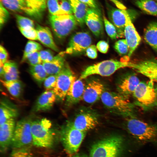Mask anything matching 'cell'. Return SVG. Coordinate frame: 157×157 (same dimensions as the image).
<instances>
[{"label": "cell", "mask_w": 157, "mask_h": 157, "mask_svg": "<svg viewBox=\"0 0 157 157\" xmlns=\"http://www.w3.org/2000/svg\"><path fill=\"white\" fill-rule=\"evenodd\" d=\"M31 130L33 145L44 148L51 147L53 145L54 133L49 120L43 118L32 121Z\"/></svg>", "instance_id": "cell-1"}, {"label": "cell", "mask_w": 157, "mask_h": 157, "mask_svg": "<svg viewBox=\"0 0 157 157\" xmlns=\"http://www.w3.org/2000/svg\"><path fill=\"white\" fill-rule=\"evenodd\" d=\"M100 99L104 105L114 112L127 118L135 117L134 105L119 93L104 91Z\"/></svg>", "instance_id": "cell-2"}, {"label": "cell", "mask_w": 157, "mask_h": 157, "mask_svg": "<svg viewBox=\"0 0 157 157\" xmlns=\"http://www.w3.org/2000/svg\"><path fill=\"white\" fill-rule=\"evenodd\" d=\"M153 81H140L132 96L135 104L145 110L157 106V85Z\"/></svg>", "instance_id": "cell-3"}, {"label": "cell", "mask_w": 157, "mask_h": 157, "mask_svg": "<svg viewBox=\"0 0 157 157\" xmlns=\"http://www.w3.org/2000/svg\"><path fill=\"white\" fill-rule=\"evenodd\" d=\"M123 138L114 135L105 138L91 147L90 157H119L123 144Z\"/></svg>", "instance_id": "cell-4"}, {"label": "cell", "mask_w": 157, "mask_h": 157, "mask_svg": "<svg viewBox=\"0 0 157 157\" xmlns=\"http://www.w3.org/2000/svg\"><path fill=\"white\" fill-rule=\"evenodd\" d=\"M126 126L128 132L138 141L150 142L157 139V126L135 117L127 118Z\"/></svg>", "instance_id": "cell-5"}, {"label": "cell", "mask_w": 157, "mask_h": 157, "mask_svg": "<svg viewBox=\"0 0 157 157\" xmlns=\"http://www.w3.org/2000/svg\"><path fill=\"white\" fill-rule=\"evenodd\" d=\"M129 63L126 61L114 59L103 61L88 67L82 72L79 78L83 80L94 74L110 76L120 69L128 67Z\"/></svg>", "instance_id": "cell-6"}, {"label": "cell", "mask_w": 157, "mask_h": 157, "mask_svg": "<svg viewBox=\"0 0 157 157\" xmlns=\"http://www.w3.org/2000/svg\"><path fill=\"white\" fill-rule=\"evenodd\" d=\"M86 133L74 128L72 122L67 123L61 129L60 138L66 151L70 154L76 153Z\"/></svg>", "instance_id": "cell-7"}, {"label": "cell", "mask_w": 157, "mask_h": 157, "mask_svg": "<svg viewBox=\"0 0 157 157\" xmlns=\"http://www.w3.org/2000/svg\"><path fill=\"white\" fill-rule=\"evenodd\" d=\"M49 20L55 34L59 38H64L69 35L78 23L72 14L50 15Z\"/></svg>", "instance_id": "cell-8"}, {"label": "cell", "mask_w": 157, "mask_h": 157, "mask_svg": "<svg viewBox=\"0 0 157 157\" xmlns=\"http://www.w3.org/2000/svg\"><path fill=\"white\" fill-rule=\"evenodd\" d=\"M31 121L30 119L24 118L16 123L11 145L14 149H25L33 143Z\"/></svg>", "instance_id": "cell-9"}, {"label": "cell", "mask_w": 157, "mask_h": 157, "mask_svg": "<svg viewBox=\"0 0 157 157\" xmlns=\"http://www.w3.org/2000/svg\"><path fill=\"white\" fill-rule=\"evenodd\" d=\"M74 73L66 63L60 72L57 74L56 86L53 90L56 98L63 100L72 83L76 79Z\"/></svg>", "instance_id": "cell-10"}, {"label": "cell", "mask_w": 157, "mask_h": 157, "mask_svg": "<svg viewBox=\"0 0 157 157\" xmlns=\"http://www.w3.org/2000/svg\"><path fill=\"white\" fill-rule=\"evenodd\" d=\"M92 43L90 35L85 32H78L71 38L65 51L66 54H73L83 52L86 50Z\"/></svg>", "instance_id": "cell-11"}, {"label": "cell", "mask_w": 157, "mask_h": 157, "mask_svg": "<svg viewBox=\"0 0 157 157\" xmlns=\"http://www.w3.org/2000/svg\"><path fill=\"white\" fill-rule=\"evenodd\" d=\"M129 63V68L147 77L157 84V59H147Z\"/></svg>", "instance_id": "cell-12"}, {"label": "cell", "mask_w": 157, "mask_h": 157, "mask_svg": "<svg viewBox=\"0 0 157 157\" xmlns=\"http://www.w3.org/2000/svg\"><path fill=\"white\" fill-rule=\"evenodd\" d=\"M124 35L129 48L128 56L130 58L141 41L140 36L132 22L130 15L128 16L126 19Z\"/></svg>", "instance_id": "cell-13"}, {"label": "cell", "mask_w": 157, "mask_h": 157, "mask_svg": "<svg viewBox=\"0 0 157 157\" xmlns=\"http://www.w3.org/2000/svg\"><path fill=\"white\" fill-rule=\"evenodd\" d=\"M104 87L98 80L90 81L85 85L83 99L87 103H94L100 98L104 91Z\"/></svg>", "instance_id": "cell-14"}, {"label": "cell", "mask_w": 157, "mask_h": 157, "mask_svg": "<svg viewBox=\"0 0 157 157\" xmlns=\"http://www.w3.org/2000/svg\"><path fill=\"white\" fill-rule=\"evenodd\" d=\"M85 23L92 32L99 36L103 31V19L98 9L89 8L87 12Z\"/></svg>", "instance_id": "cell-15"}, {"label": "cell", "mask_w": 157, "mask_h": 157, "mask_svg": "<svg viewBox=\"0 0 157 157\" xmlns=\"http://www.w3.org/2000/svg\"><path fill=\"white\" fill-rule=\"evenodd\" d=\"M16 123L10 119L0 125V148L1 152L6 151L11 145Z\"/></svg>", "instance_id": "cell-16"}, {"label": "cell", "mask_w": 157, "mask_h": 157, "mask_svg": "<svg viewBox=\"0 0 157 157\" xmlns=\"http://www.w3.org/2000/svg\"><path fill=\"white\" fill-rule=\"evenodd\" d=\"M129 10L112 8L108 12L109 18L116 28L119 38L124 35V30L127 17L130 15Z\"/></svg>", "instance_id": "cell-17"}, {"label": "cell", "mask_w": 157, "mask_h": 157, "mask_svg": "<svg viewBox=\"0 0 157 157\" xmlns=\"http://www.w3.org/2000/svg\"><path fill=\"white\" fill-rule=\"evenodd\" d=\"M98 123L96 116L88 112L80 113L76 117L73 122H72L74 128L86 132L94 128Z\"/></svg>", "instance_id": "cell-18"}, {"label": "cell", "mask_w": 157, "mask_h": 157, "mask_svg": "<svg viewBox=\"0 0 157 157\" xmlns=\"http://www.w3.org/2000/svg\"><path fill=\"white\" fill-rule=\"evenodd\" d=\"M140 82L138 77L135 74H129L124 76L118 85V93L128 99L133 95Z\"/></svg>", "instance_id": "cell-19"}, {"label": "cell", "mask_w": 157, "mask_h": 157, "mask_svg": "<svg viewBox=\"0 0 157 157\" xmlns=\"http://www.w3.org/2000/svg\"><path fill=\"white\" fill-rule=\"evenodd\" d=\"M82 80L76 79L71 84L65 97L68 105H74L83 99L85 85Z\"/></svg>", "instance_id": "cell-20"}, {"label": "cell", "mask_w": 157, "mask_h": 157, "mask_svg": "<svg viewBox=\"0 0 157 157\" xmlns=\"http://www.w3.org/2000/svg\"><path fill=\"white\" fill-rule=\"evenodd\" d=\"M56 98V94L53 90H46L38 98L34 110L38 112L50 110L53 106Z\"/></svg>", "instance_id": "cell-21"}, {"label": "cell", "mask_w": 157, "mask_h": 157, "mask_svg": "<svg viewBox=\"0 0 157 157\" xmlns=\"http://www.w3.org/2000/svg\"><path fill=\"white\" fill-rule=\"evenodd\" d=\"M65 54V51L60 52L55 56L51 61L42 63L48 76L57 75L60 72L66 63Z\"/></svg>", "instance_id": "cell-22"}, {"label": "cell", "mask_w": 157, "mask_h": 157, "mask_svg": "<svg viewBox=\"0 0 157 157\" xmlns=\"http://www.w3.org/2000/svg\"><path fill=\"white\" fill-rule=\"evenodd\" d=\"M35 29L37 33L38 40L40 42L55 51H59V49L54 41L52 33L49 28L36 24Z\"/></svg>", "instance_id": "cell-23"}, {"label": "cell", "mask_w": 157, "mask_h": 157, "mask_svg": "<svg viewBox=\"0 0 157 157\" xmlns=\"http://www.w3.org/2000/svg\"><path fill=\"white\" fill-rule=\"evenodd\" d=\"M18 115V110L13 104L7 100L2 99L1 101L0 125L9 119L14 118Z\"/></svg>", "instance_id": "cell-24"}, {"label": "cell", "mask_w": 157, "mask_h": 157, "mask_svg": "<svg viewBox=\"0 0 157 157\" xmlns=\"http://www.w3.org/2000/svg\"><path fill=\"white\" fill-rule=\"evenodd\" d=\"M72 7L73 14L78 23L83 26L89 7L79 0H67Z\"/></svg>", "instance_id": "cell-25"}, {"label": "cell", "mask_w": 157, "mask_h": 157, "mask_svg": "<svg viewBox=\"0 0 157 157\" xmlns=\"http://www.w3.org/2000/svg\"><path fill=\"white\" fill-rule=\"evenodd\" d=\"M144 38L145 41L157 52V22H150L145 29Z\"/></svg>", "instance_id": "cell-26"}, {"label": "cell", "mask_w": 157, "mask_h": 157, "mask_svg": "<svg viewBox=\"0 0 157 157\" xmlns=\"http://www.w3.org/2000/svg\"><path fill=\"white\" fill-rule=\"evenodd\" d=\"M3 73L2 77L4 80L11 81L19 80V72L16 63L8 60L3 65Z\"/></svg>", "instance_id": "cell-27"}, {"label": "cell", "mask_w": 157, "mask_h": 157, "mask_svg": "<svg viewBox=\"0 0 157 157\" xmlns=\"http://www.w3.org/2000/svg\"><path fill=\"white\" fill-rule=\"evenodd\" d=\"M0 2L5 8L11 11L24 12L28 14L25 0H0Z\"/></svg>", "instance_id": "cell-28"}, {"label": "cell", "mask_w": 157, "mask_h": 157, "mask_svg": "<svg viewBox=\"0 0 157 157\" xmlns=\"http://www.w3.org/2000/svg\"><path fill=\"white\" fill-rule=\"evenodd\" d=\"M1 81L13 96L16 98L20 96L23 90V85L21 81H6L1 79Z\"/></svg>", "instance_id": "cell-29"}, {"label": "cell", "mask_w": 157, "mask_h": 157, "mask_svg": "<svg viewBox=\"0 0 157 157\" xmlns=\"http://www.w3.org/2000/svg\"><path fill=\"white\" fill-rule=\"evenodd\" d=\"M135 3L140 10L147 14L157 16V3L154 0H136Z\"/></svg>", "instance_id": "cell-30"}, {"label": "cell", "mask_w": 157, "mask_h": 157, "mask_svg": "<svg viewBox=\"0 0 157 157\" xmlns=\"http://www.w3.org/2000/svg\"><path fill=\"white\" fill-rule=\"evenodd\" d=\"M29 71L34 80L39 84H41L48 76L42 64L30 66Z\"/></svg>", "instance_id": "cell-31"}, {"label": "cell", "mask_w": 157, "mask_h": 157, "mask_svg": "<svg viewBox=\"0 0 157 157\" xmlns=\"http://www.w3.org/2000/svg\"><path fill=\"white\" fill-rule=\"evenodd\" d=\"M28 10V15L35 18L40 19L42 14L39 9L37 0H25Z\"/></svg>", "instance_id": "cell-32"}, {"label": "cell", "mask_w": 157, "mask_h": 157, "mask_svg": "<svg viewBox=\"0 0 157 157\" xmlns=\"http://www.w3.org/2000/svg\"><path fill=\"white\" fill-rule=\"evenodd\" d=\"M42 49V47L40 44L34 41H28L26 45L21 62L23 63L27 56L29 54L36 51H39Z\"/></svg>", "instance_id": "cell-33"}, {"label": "cell", "mask_w": 157, "mask_h": 157, "mask_svg": "<svg viewBox=\"0 0 157 157\" xmlns=\"http://www.w3.org/2000/svg\"><path fill=\"white\" fill-rule=\"evenodd\" d=\"M15 16L19 28L24 29L34 28L33 20L19 14L15 15Z\"/></svg>", "instance_id": "cell-34"}, {"label": "cell", "mask_w": 157, "mask_h": 157, "mask_svg": "<svg viewBox=\"0 0 157 157\" xmlns=\"http://www.w3.org/2000/svg\"><path fill=\"white\" fill-rule=\"evenodd\" d=\"M103 19L105 30L109 36L113 39L119 38L117 30L115 26L105 16H103Z\"/></svg>", "instance_id": "cell-35"}, {"label": "cell", "mask_w": 157, "mask_h": 157, "mask_svg": "<svg viewBox=\"0 0 157 157\" xmlns=\"http://www.w3.org/2000/svg\"><path fill=\"white\" fill-rule=\"evenodd\" d=\"M47 7L51 15H59L65 14L61 10L58 0H47Z\"/></svg>", "instance_id": "cell-36"}, {"label": "cell", "mask_w": 157, "mask_h": 157, "mask_svg": "<svg viewBox=\"0 0 157 157\" xmlns=\"http://www.w3.org/2000/svg\"><path fill=\"white\" fill-rule=\"evenodd\" d=\"M114 48L121 55H126L129 52V47L125 39L119 40L116 41L114 44Z\"/></svg>", "instance_id": "cell-37"}, {"label": "cell", "mask_w": 157, "mask_h": 157, "mask_svg": "<svg viewBox=\"0 0 157 157\" xmlns=\"http://www.w3.org/2000/svg\"><path fill=\"white\" fill-rule=\"evenodd\" d=\"M26 62L30 66H33L42 64L39 51H36L29 54L27 56L23 63Z\"/></svg>", "instance_id": "cell-38"}, {"label": "cell", "mask_w": 157, "mask_h": 157, "mask_svg": "<svg viewBox=\"0 0 157 157\" xmlns=\"http://www.w3.org/2000/svg\"><path fill=\"white\" fill-rule=\"evenodd\" d=\"M57 75H53L47 77L44 81V85L46 90H53L55 88L57 81Z\"/></svg>", "instance_id": "cell-39"}, {"label": "cell", "mask_w": 157, "mask_h": 157, "mask_svg": "<svg viewBox=\"0 0 157 157\" xmlns=\"http://www.w3.org/2000/svg\"><path fill=\"white\" fill-rule=\"evenodd\" d=\"M39 53L42 63L51 61L54 57L53 52L49 49L41 50L39 51Z\"/></svg>", "instance_id": "cell-40"}, {"label": "cell", "mask_w": 157, "mask_h": 157, "mask_svg": "<svg viewBox=\"0 0 157 157\" xmlns=\"http://www.w3.org/2000/svg\"><path fill=\"white\" fill-rule=\"evenodd\" d=\"M19 29L23 35L26 38L31 40H38L37 32L34 28L28 29L19 28Z\"/></svg>", "instance_id": "cell-41"}, {"label": "cell", "mask_w": 157, "mask_h": 157, "mask_svg": "<svg viewBox=\"0 0 157 157\" xmlns=\"http://www.w3.org/2000/svg\"><path fill=\"white\" fill-rule=\"evenodd\" d=\"M58 2L61 10L65 14H73L72 7L67 0H58Z\"/></svg>", "instance_id": "cell-42"}, {"label": "cell", "mask_w": 157, "mask_h": 157, "mask_svg": "<svg viewBox=\"0 0 157 157\" xmlns=\"http://www.w3.org/2000/svg\"><path fill=\"white\" fill-rule=\"evenodd\" d=\"M9 16L8 11L0 2V27L1 28L6 22Z\"/></svg>", "instance_id": "cell-43"}, {"label": "cell", "mask_w": 157, "mask_h": 157, "mask_svg": "<svg viewBox=\"0 0 157 157\" xmlns=\"http://www.w3.org/2000/svg\"><path fill=\"white\" fill-rule=\"evenodd\" d=\"M9 157H33L26 149H14Z\"/></svg>", "instance_id": "cell-44"}, {"label": "cell", "mask_w": 157, "mask_h": 157, "mask_svg": "<svg viewBox=\"0 0 157 157\" xmlns=\"http://www.w3.org/2000/svg\"><path fill=\"white\" fill-rule=\"evenodd\" d=\"M97 49L95 45H91L86 50L87 56L91 59H95L97 56Z\"/></svg>", "instance_id": "cell-45"}, {"label": "cell", "mask_w": 157, "mask_h": 157, "mask_svg": "<svg viewBox=\"0 0 157 157\" xmlns=\"http://www.w3.org/2000/svg\"><path fill=\"white\" fill-rule=\"evenodd\" d=\"M96 47L97 49L100 52L106 53L108 51L109 45L108 43L104 40H100L97 43Z\"/></svg>", "instance_id": "cell-46"}, {"label": "cell", "mask_w": 157, "mask_h": 157, "mask_svg": "<svg viewBox=\"0 0 157 157\" xmlns=\"http://www.w3.org/2000/svg\"><path fill=\"white\" fill-rule=\"evenodd\" d=\"M8 54L6 49L1 45L0 46V64H4L8 60Z\"/></svg>", "instance_id": "cell-47"}, {"label": "cell", "mask_w": 157, "mask_h": 157, "mask_svg": "<svg viewBox=\"0 0 157 157\" xmlns=\"http://www.w3.org/2000/svg\"><path fill=\"white\" fill-rule=\"evenodd\" d=\"M87 5L90 8L97 9V5L95 0H79Z\"/></svg>", "instance_id": "cell-48"}, {"label": "cell", "mask_w": 157, "mask_h": 157, "mask_svg": "<svg viewBox=\"0 0 157 157\" xmlns=\"http://www.w3.org/2000/svg\"><path fill=\"white\" fill-rule=\"evenodd\" d=\"M47 1V0H37L38 7L42 14L46 8Z\"/></svg>", "instance_id": "cell-49"}, {"label": "cell", "mask_w": 157, "mask_h": 157, "mask_svg": "<svg viewBox=\"0 0 157 157\" xmlns=\"http://www.w3.org/2000/svg\"><path fill=\"white\" fill-rule=\"evenodd\" d=\"M72 157H89L88 156L83 154H77L74 155Z\"/></svg>", "instance_id": "cell-50"}, {"label": "cell", "mask_w": 157, "mask_h": 157, "mask_svg": "<svg viewBox=\"0 0 157 157\" xmlns=\"http://www.w3.org/2000/svg\"><path fill=\"white\" fill-rule=\"evenodd\" d=\"M155 1L157 2V0H155Z\"/></svg>", "instance_id": "cell-51"}]
</instances>
